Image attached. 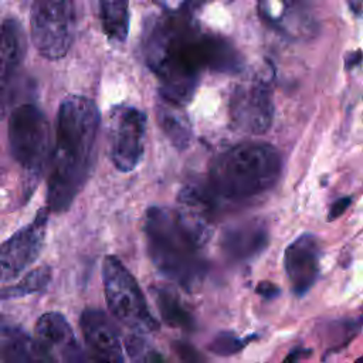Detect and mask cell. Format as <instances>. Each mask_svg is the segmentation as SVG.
Returning a JSON list of instances; mask_svg holds the SVG:
<instances>
[{"instance_id": "22", "label": "cell", "mask_w": 363, "mask_h": 363, "mask_svg": "<svg viewBox=\"0 0 363 363\" xmlns=\"http://www.w3.org/2000/svg\"><path fill=\"white\" fill-rule=\"evenodd\" d=\"M125 349L130 360H136V362L163 360L160 354H157L155 350L150 349L147 342L142 337V333H135L128 336L125 340Z\"/></svg>"}, {"instance_id": "20", "label": "cell", "mask_w": 363, "mask_h": 363, "mask_svg": "<svg viewBox=\"0 0 363 363\" xmlns=\"http://www.w3.org/2000/svg\"><path fill=\"white\" fill-rule=\"evenodd\" d=\"M159 313L163 322L172 328H180L183 330H194L196 320L193 315L184 308L179 296L167 288H152Z\"/></svg>"}, {"instance_id": "1", "label": "cell", "mask_w": 363, "mask_h": 363, "mask_svg": "<svg viewBox=\"0 0 363 363\" xmlns=\"http://www.w3.org/2000/svg\"><path fill=\"white\" fill-rule=\"evenodd\" d=\"M208 34L190 13H167L150 18L143 33V55L159 79L160 98L186 105L193 98L200 74L207 69Z\"/></svg>"}, {"instance_id": "15", "label": "cell", "mask_w": 363, "mask_h": 363, "mask_svg": "<svg viewBox=\"0 0 363 363\" xmlns=\"http://www.w3.org/2000/svg\"><path fill=\"white\" fill-rule=\"evenodd\" d=\"M220 245L231 261H251L268 245V227L258 218L231 225L223 233Z\"/></svg>"}, {"instance_id": "26", "label": "cell", "mask_w": 363, "mask_h": 363, "mask_svg": "<svg viewBox=\"0 0 363 363\" xmlns=\"http://www.w3.org/2000/svg\"><path fill=\"white\" fill-rule=\"evenodd\" d=\"M352 203V197L350 196H345V197H340L337 200H335L329 208V213H328V220L332 221L335 218H337L339 216H342L346 208L350 206Z\"/></svg>"}, {"instance_id": "11", "label": "cell", "mask_w": 363, "mask_h": 363, "mask_svg": "<svg viewBox=\"0 0 363 363\" xmlns=\"http://www.w3.org/2000/svg\"><path fill=\"white\" fill-rule=\"evenodd\" d=\"M24 33L14 18L0 26V121L7 115L14 99L24 60Z\"/></svg>"}, {"instance_id": "28", "label": "cell", "mask_w": 363, "mask_h": 363, "mask_svg": "<svg viewBox=\"0 0 363 363\" xmlns=\"http://www.w3.org/2000/svg\"><path fill=\"white\" fill-rule=\"evenodd\" d=\"M362 61H363V54H362V51L357 50V51H353V52L346 55L345 67H346V69H352V68L360 65Z\"/></svg>"}, {"instance_id": "17", "label": "cell", "mask_w": 363, "mask_h": 363, "mask_svg": "<svg viewBox=\"0 0 363 363\" xmlns=\"http://www.w3.org/2000/svg\"><path fill=\"white\" fill-rule=\"evenodd\" d=\"M43 362L35 339L10 316L0 313V363Z\"/></svg>"}, {"instance_id": "5", "label": "cell", "mask_w": 363, "mask_h": 363, "mask_svg": "<svg viewBox=\"0 0 363 363\" xmlns=\"http://www.w3.org/2000/svg\"><path fill=\"white\" fill-rule=\"evenodd\" d=\"M51 130L44 112L33 104H21L9 119V143L16 163L23 172L27 197L35 190L50 153Z\"/></svg>"}, {"instance_id": "25", "label": "cell", "mask_w": 363, "mask_h": 363, "mask_svg": "<svg viewBox=\"0 0 363 363\" xmlns=\"http://www.w3.org/2000/svg\"><path fill=\"white\" fill-rule=\"evenodd\" d=\"M174 349H176L177 354L182 357V360H184V362H200V360H204V357L189 343L176 342L174 343Z\"/></svg>"}, {"instance_id": "16", "label": "cell", "mask_w": 363, "mask_h": 363, "mask_svg": "<svg viewBox=\"0 0 363 363\" xmlns=\"http://www.w3.org/2000/svg\"><path fill=\"white\" fill-rule=\"evenodd\" d=\"M258 13L262 20L286 35H309L313 28L303 0H258Z\"/></svg>"}, {"instance_id": "8", "label": "cell", "mask_w": 363, "mask_h": 363, "mask_svg": "<svg viewBox=\"0 0 363 363\" xmlns=\"http://www.w3.org/2000/svg\"><path fill=\"white\" fill-rule=\"evenodd\" d=\"M146 113L130 105H116L111 109L108 125L109 156L121 172H132L145 153Z\"/></svg>"}, {"instance_id": "27", "label": "cell", "mask_w": 363, "mask_h": 363, "mask_svg": "<svg viewBox=\"0 0 363 363\" xmlns=\"http://www.w3.org/2000/svg\"><path fill=\"white\" fill-rule=\"evenodd\" d=\"M255 291H257L258 295H261L262 298H267V299H274L279 294V288L277 285H274L272 282H269V281H261L257 285Z\"/></svg>"}, {"instance_id": "7", "label": "cell", "mask_w": 363, "mask_h": 363, "mask_svg": "<svg viewBox=\"0 0 363 363\" xmlns=\"http://www.w3.org/2000/svg\"><path fill=\"white\" fill-rule=\"evenodd\" d=\"M31 41L47 60H60L75 37L74 0H33L30 14Z\"/></svg>"}, {"instance_id": "18", "label": "cell", "mask_w": 363, "mask_h": 363, "mask_svg": "<svg viewBox=\"0 0 363 363\" xmlns=\"http://www.w3.org/2000/svg\"><path fill=\"white\" fill-rule=\"evenodd\" d=\"M156 118L160 129L174 147L179 150L189 147L193 132L189 118L182 109V105L160 98L156 105Z\"/></svg>"}, {"instance_id": "9", "label": "cell", "mask_w": 363, "mask_h": 363, "mask_svg": "<svg viewBox=\"0 0 363 363\" xmlns=\"http://www.w3.org/2000/svg\"><path fill=\"white\" fill-rule=\"evenodd\" d=\"M48 214V207H41L27 225L0 244L1 282L17 278L38 258L45 241Z\"/></svg>"}, {"instance_id": "29", "label": "cell", "mask_w": 363, "mask_h": 363, "mask_svg": "<svg viewBox=\"0 0 363 363\" xmlns=\"http://www.w3.org/2000/svg\"><path fill=\"white\" fill-rule=\"evenodd\" d=\"M309 353H311L309 349H301V347L299 349H294L292 352H289V354L286 356L285 362H298L299 359L306 357Z\"/></svg>"}, {"instance_id": "23", "label": "cell", "mask_w": 363, "mask_h": 363, "mask_svg": "<svg viewBox=\"0 0 363 363\" xmlns=\"http://www.w3.org/2000/svg\"><path fill=\"white\" fill-rule=\"evenodd\" d=\"M247 343L248 339L245 337H238L231 332H221L213 339L208 349L217 356H231L238 353Z\"/></svg>"}, {"instance_id": "6", "label": "cell", "mask_w": 363, "mask_h": 363, "mask_svg": "<svg viewBox=\"0 0 363 363\" xmlns=\"http://www.w3.org/2000/svg\"><path fill=\"white\" fill-rule=\"evenodd\" d=\"M102 281L106 305L121 323L142 335L159 329V322L149 311L138 281L118 257H105Z\"/></svg>"}, {"instance_id": "13", "label": "cell", "mask_w": 363, "mask_h": 363, "mask_svg": "<svg viewBox=\"0 0 363 363\" xmlns=\"http://www.w3.org/2000/svg\"><path fill=\"white\" fill-rule=\"evenodd\" d=\"M319 261L320 245L313 234H302L286 247L284 268L296 295L302 296L313 286L319 277Z\"/></svg>"}, {"instance_id": "14", "label": "cell", "mask_w": 363, "mask_h": 363, "mask_svg": "<svg viewBox=\"0 0 363 363\" xmlns=\"http://www.w3.org/2000/svg\"><path fill=\"white\" fill-rule=\"evenodd\" d=\"M79 326L86 346L98 360L123 362L119 330L104 311L96 308L84 309Z\"/></svg>"}, {"instance_id": "19", "label": "cell", "mask_w": 363, "mask_h": 363, "mask_svg": "<svg viewBox=\"0 0 363 363\" xmlns=\"http://www.w3.org/2000/svg\"><path fill=\"white\" fill-rule=\"evenodd\" d=\"M99 20L104 34L113 43H123L129 31L128 0H98Z\"/></svg>"}, {"instance_id": "21", "label": "cell", "mask_w": 363, "mask_h": 363, "mask_svg": "<svg viewBox=\"0 0 363 363\" xmlns=\"http://www.w3.org/2000/svg\"><path fill=\"white\" fill-rule=\"evenodd\" d=\"M52 277V269L48 265H41L31 269L27 275L23 277L16 285H6L0 288V299H16L26 296L28 294L41 292L47 288Z\"/></svg>"}, {"instance_id": "31", "label": "cell", "mask_w": 363, "mask_h": 363, "mask_svg": "<svg viewBox=\"0 0 363 363\" xmlns=\"http://www.w3.org/2000/svg\"><path fill=\"white\" fill-rule=\"evenodd\" d=\"M221 1H233V0H221Z\"/></svg>"}, {"instance_id": "12", "label": "cell", "mask_w": 363, "mask_h": 363, "mask_svg": "<svg viewBox=\"0 0 363 363\" xmlns=\"http://www.w3.org/2000/svg\"><path fill=\"white\" fill-rule=\"evenodd\" d=\"M35 343L43 362H82L84 353L65 316L43 313L35 323Z\"/></svg>"}, {"instance_id": "24", "label": "cell", "mask_w": 363, "mask_h": 363, "mask_svg": "<svg viewBox=\"0 0 363 363\" xmlns=\"http://www.w3.org/2000/svg\"><path fill=\"white\" fill-rule=\"evenodd\" d=\"M159 7H162L167 13H190L191 10L200 7L207 0H152Z\"/></svg>"}, {"instance_id": "2", "label": "cell", "mask_w": 363, "mask_h": 363, "mask_svg": "<svg viewBox=\"0 0 363 363\" xmlns=\"http://www.w3.org/2000/svg\"><path fill=\"white\" fill-rule=\"evenodd\" d=\"M99 126V109L92 99L68 95L61 101L47 183L50 213L67 211L85 187L95 163Z\"/></svg>"}, {"instance_id": "10", "label": "cell", "mask_w": 363, "mask_h": 363, "mask_svg": "<svg viewBox=\"0 0 363 363\" xmlns=\"http://www.w3.org/2000/svg\"><path fill=\"white\" fill-rule=\"evenodd\" d=\"M230 116L235 128L251 135L265 133L274 119L269 79L257 78L235 86L230 101Z\"/></svg>"}, {"instance_id": "4", "label": "cell", "mask_w": 363, "mask_h": 363, "mask_svg": "<svg viewBox=\"0 0 363 363\" xmlns=\"http://www.w3.org/2000/svg\"><path fill=\"white\" fill-rule=\"evenodd\" d=\"M281 170L282 159L272 145L244 142L214 157L204 184L216 204L241 203L269 190Z\"/></svg>"}, {"instance_id": "3", "label": "cell", "mask_w": 363, "mask_h": 363, "mask_svg": "<svg viewBox=\"0 0 363 363\" xmlns=\"http://www.w3.org/2000/svg\"><path fill=\"white\" fill-rule=\"evenodd\" d=\"M147 254L156 269L186 291H194L207 265L200 250L211 237L206 216L194 210L152 206L145 217Z\"/></svg>"}, {"instance_id": "30", "label": "cell", "mask_w": 363, "mask_h": 363, "mask_svg": "<svg viewBox=\"0 0 363 363\" xmlns=\"http://www.w3.org/2000/svg\"><path fill=\"white\" fill-rule=\"evenodd\" d=\"M349 6H350V10L354 13V14H360L362 13V9H363V3L362 0H347Z\"/></svg>"}]
</instances>
